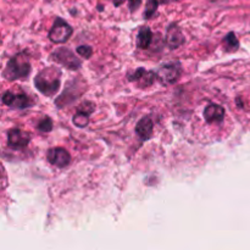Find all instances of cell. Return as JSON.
Segmentation results:
<instances>
[{
    "mask_svg": "<svg viewBox=\"0 0 250 250\" xmlns=\"http://www.w3.org/2000/svg\"><path fill=\"white\" fill-rule=\"evenodd\" d=\"M89 122V114L84 111H78L77 114L73 116V124L77 127H85Z\"/></svg>",
    "mask_w": 250,
    "mask_h": 250,
    "instance_id": "5bb4252c",
    "label": "cell"
},
{
    "mask_svg": "<svg viewBox=\"0 0 250 250\" xmlns=\"http://www.w3.org/2000/svg\"><path fill=\"white\" fill-rule=\"evenodd\" d=\"M51 128H53V124H51V120L49 117H45L38 124V129L41 132H44V133L50 132Z\"/></svg>",
    "mask_w": 250,
    "mask_h": 250,
    "instance_id": "e0dca14e",
    "label": "cell"
},
{
    "mask_svg": "<svg viewBox=\"0 0 250 250\" xmlns=\"http://www.w3.org/2000/svg\"><path fill=\"white\" fill-rule=\"evenodd\" d=\"M128 78L129 81L139 82L142 85H150L154 82L155 75H154V72H146L144 68H138L133 75H129Z\"/></svg>",
    "mask_w": 250,
    "mask_h": 250,
    "instance_id": "8fae6325",
    "label": "cell"
},
{
    "mask_svg": "<svg viewBox=\"0 0 250 250\" xmlns=\"http://www.w3.org/2000/svg\"><path fill=\"white\" fill-rule=\"evenodd\" d=\"M71 36H72V27L67 22L63 21L62 19L56 20L53 28L49 32V38H50V41L58 44L67 42Z\"/></svg>",
    "mask_w": 250,
    "mask_h": 250,
    "instance_id": "3957f363",
    "label": "cell"
},
{
    "mask_svg": "<svg viewBox=\"0 0 250 250\" xmlns=\"http://www.w3.org/2000/svg\"><path fill=\"white\" fill-rule=\"evenodd\" d=\"M77 53L80 54L81 56H83V58H89V56L92 55L93 50H92V48H90V46L81 45V46H78V48H77Z\"/></svg>",
    "mask_w": 250,
    "mask_h": 250,
    "instance_id": "ac0fdd59",
    "label": "cell"
},
{
    "mask_svg": "<svg viewBox=\"0 0 250 250\" xmlns=\"http://www.w3.org/2000/svg\"><path fill=\"white\" fill-rule=\"evenodd\" d=\"M48 160L53 165L65 167L70 163V154L62 148H54L48 151Z\"/></svg>",
    "mask_w": 250,
    "mask_h": 250,
    "instance_id": "8992f818",
    "label": "cell"
},
{
    "mask_svg": "<svg viewBox=\"0 0 250 250\" xmlns=\"http://www.w3.org/2000/svg\"><path fill=\"white\" fill-rule=\"evenodd\" d=\"M36 87L39 92L45 95L55 94L60 87V72L54 68H45L34 80Z\"/></svg>",
    "mask_w": 250,
    "mask_h": 250,
    "instance_id": "6da1fadb",
    "label": "cell"
},
{
    "mask_svg": "<svg viewBox=\"0 0 250 250\" xmlns=\"http://www.w3.org/2000/svg\"><path fill=\"white\" fill-rule=\"evenodd\" d=\"M204 117L208 122H221L225 117L224 107L219 105H209L204 111Z\"/></svg>",
    "mask_w": 250,
    "mask_h": 250,
    "instance_id": "30bf717a",
    "label": "cell"
},
{
    "mask_svg": "<svg viewBox=\"0 0 250 250\" xmlns=\"http://www.w3.org/2000/svg\"><path fill=\"white\" fill-rule=\"evenodd\" d=\"M166 43L171 49H176L185 43V37L176 24H171L166 32Z\"/></svg>",
    "mask_w": 250,
    "mask_h": 250,
    "instance_id": "9c48e42d",
    "label": "cell"
},
{
    "mask_svg": "<svg viewBox=\"0 0 250 250\" xmlns=\"http://www.w3.org/2000/svg\"><path fill=\"white\" fill-rule=\"evenodd\" d=\"M29 134L27 132L21 131V129H12L9 132V136H7V142H9V146L12 148H22V146H26L29 143Z\"/></svg>",
    "mask_w": 250,
    "mask_h": 250,
    "instance_id": "ba28073f",
    "label": "cell"
},
{
    "mask_svg": "<svg viewBox=\"0 0 250 250\" xmlns=\"http://www.w3.org/2000/svg\"><path fill=\"white\" fill-rule=\"evenodd\" d=\"M141 1L142 0H128L129 9H131V11H134L136 9H138V6L141 5Z\"/></svg>",
    "mask_w": 250,
    "mask_h": 250,
    "instance_id": "d6986e66",
    "label": "cell"
},
{
    "mask_svg": "<svg viewBox=\"0 0 250 250\" xmlns=\"http://www.w3.org/2000/svg\"><path fill=\"white\" fill-rule=\"evenodd\" d=\"M136 132L142 139H148L151 136V132H153V121L149 117H143L137 124Z\"/></svg>",
    "mask_w": 250,
    "mask_h": 250,
    "instance_id": "7c38bea8",
    "label": "cell"
},
{
    "mask_svg": "<svg viewBox=\"0 0 250 250\" xmlns=\"http://www.w3.org/2000/svg\"><path fill=\"white\" fill-rule=\"evenodd\" d=\"M153 39V33H151L149 27H142L139 31L138 37H137V45L142 49H146L151 43Z\"/></svg>",
    "mask_w": 250,
    "mask_h": 250,
    "instance_id": "4fadbf2b",
    "label": "cell"
},
{
    "mask_svg": "<svg viewBox=\"0 0 250 250\" xmlns=\"http://www.w3.org/2000/svg\"><path fill=\"white\" fill-rule=\"evenodd\" d=\"M163 2H170V1H176V0H161Z\"/></svg>",
    "mask_w": 250,
    "mask_h": 250,
    "instance_id": "44dd1931",
    "label": "cell"
},
{
    "mask_svg": "<svg viewBox=\"0 0 250 250\" xmlns=\"http://www.w3.org/2000/svg\"><path fill=\"white\" fill-rule=\"evenodd\" d=\"M2 103L7 106L17 107V109H23L31 105L28 98L24 94H14L12 92H5L2 95Z\"/></svg>",
    "mask_w": 250,
    "mask_h": 250,
    "instance_id": "5b68a950",
    "label": "cell"
},
{
    "mask_svg": "<svg viewBox=\"0 0 250 250\" xmlns=\"http://www.w3.org/2000/svg\"><path fill=\"white\" fill-rule=\"evenodd\" d=\"M180 66L172 63V65H164L163 67L159 70L158 77L160 78L161 82L164 83H173L178 80L180 77Z\"/></svg>",
    "mask_w": 250,
    "mask_h": 250,
    "instance_id": "52a82bcc",
    "label": "cell"
},
{
    "mask_svg": "<svg viewBox=\"0 0 250 250\" xmlns=\"http://www.w3.org/2000/svg\"><path fill=\"white\" fill-rule=\"evenodd\" d=\"M53 60L55 62L61 63L65 67L71 68V70H77L81 65V61L73 55V53L71 50L66 48H60L58 50H55L51 55Z\"/></svg>",
    "mask_w": 250,
    "mask_h": 250,
    "instance_id": "277c9868",
    "label": "cell"
},
{
    "mask_svg": "<svg viewBox=\"0 0 250 250\" xmlns=\"http://www.w3.org/2000/svg\"><path fill=\"white\" fill-rule=\"evenodd\" d=\"M31 71V65L22 54H19L7 62L4 71V77L7 80H17V78L26 77Z\"/></svg>",
    "mask_w": 250,
    "mask_h": 250,
    "instance_id": "7a4b0ae2",
    "label": "cell"
},
{
    "mask_svg": "<svg viewBox=\"0 0 250 250\" xmlns=\"http://www.w3.org/2000/svg\"><path fill=\"white\" fill-rule=\"evenodd\" d=\"M126 0H114V4L116 5V6H120V5L122 4V2H125Z\"/></svg>",
    "mask_w": 250,
    "mask_h": 250,
    "instance_id": "ffe728a7",
    "label": "cell"
},
{
    "mask_svg": "<svg viewBox=\"0 0 250 250\" xmlns=\"http://www.w3.org/2000/svg\"><path fill=\"white\" fill-rule=\"evenodd\" d=\"M225 44H226V48L229 49V50H236L239 45V42L238 39H237L236 34L229 33V36L225 38Z\"/></svg>",
    "mask_w": 250,
    "mask_h": 250,
    "instance_id": "2e32d148",
    "label": "cell"
},
{
    "mask_svg": "<svg viewBox=\"0 0 250 250\" xmlns=\"http://www.w3.org/2000/svg\"><path fill=\"white\" fill-rule=\"evenodd\" d=\"M158 5H159V0H149L148 4H146V11H144V17L146 19H150V17L154 16V14L158 10Z\"/></svg>",
    "mask_w": 250,
    "mask_h": 250,
    "instance_id": "9a60e30c",
    "label": "cell"
}]
</instances>
